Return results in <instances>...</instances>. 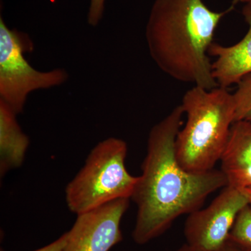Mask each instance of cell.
Here are the masks:
<instances>
[{"label":"cell","mask_w":251,"mask_h":251,"mask_svg":"<svg viewBox=\"0 0 251 251\" xmlns=\"http://www.w3.org/2000/svg\"></svg>","instance_id":"obj_19"},{"label":"cell","mask_w":251,"mask_h":251,"mask_svg":"<svg viewBox=\"0 0 251 251\" xmlns=\"http://www.w3.org/2000/svg\"><path fill=\"white\" fill-rule=\"evenodd\" d=\"M176 251H204L201 250V249H197V248H195L193 247H191V246L188 245V244H185V245L183 246L180 248L179 250Z\"/></svg>","instance_id":"obj_16"},{"label":"cell","mask_w":251,"mask_h":251,"mask_svg":"<svg viewBox=\"0 0 251 251\" xmlns=\"http://www.w3.org/2000/svg\"><path fill=\"white\" fill-rule=\"evenodd\" d=\"M219 251H247L244 249H241L233 243L231 242L230 241L227 240L226 244H225L224 247L222 248Z\"/></svg>","instance_id":"obj_15"},{"label":"cell","mask_w":251,"mask_h":251,"mask_svg":"<svg viewBox=\"0 0 251 251\" xmlns=\"http://www.w3.org/2000/svg\"><path fill=\"white\" fill-rule=\"evenodd\" d=\"M234 6L216 12L202 0H154L146 26L149 52L171 78L206 90L219 87L209 50L221 19Z\"/></svg>","instance_id":"obj_2"},{"label":"cell","mask_w":251,"mask_h":251,"mask_svg":"<svg viewBox=\"0 0 251 251\" xmlns=\"http://www.w3.org/2000/svg\"><path fill=\"white\" fill-rule=\"evenodd\" d=\"M130 200H116L77 215L62 251H109L121 242L122 220Z\"/></svg>","instance_id":"obj_7"},{"label":"cell","mask_w":251,"mask_h":251,"mask_svg":"<svg viewBox=\"0 0 251 251\" xmlns=\"http://www.w3.org/2000/svg\"><path fill=\"white\" fill-rule=\"evenodd\" d=\"M243 16L249 26L246 35L234 45L224 46L213 43L209 56L216 57L211 63L212 75L219 87L227 88L251 74V6L245 4Z\"/></svg>","instance_id":"obj_8"},{"label":"cell","mask_w":251,"mask_h":251,"mask_svg":"<svg viewBox=\"0 0 251 251\" xmlns=\"http://www.w3.org/2000/svg\"><path fill=\"white\" fill-rule=\"evenodd\" d=\"M235 102V122L247 120L251 122V74L237 84L233 94Z\"/></svg>","instance_id":"obj_12"},{"label":"cell","mask_w":251,"mask_h":251,"mask_svg":"<svg viewBox=\"0 0 251 251\" xmlns=\"http://www.w3.org/2000/svg\"><path fill=\"white\" fill-rule=\"evenodd\" d=\"M127 152L126 143L119 138H109L97 144L66 187L69 210L77 216L116 200L130 199L138 176L130 175L126 168Z\"/></svg>","instance_id":"obj_4"},{"label":"cell","mask_w":251,"mask_h":251,"mask_svg":"<svg viewBox=\"0 0 251 251\" xmlns=\"http://www.w3.org/2000/svg\"><path fill=\"white\" fill-rule=\"evenodd\" d=\"M16 113L0 100V175L21 168L25 159L29 139L18 125Z\"/></svg>","instance_id":"obj_10"},{"label":"cell","mask_w":251,"mask_h":251,"mask_svg":"<svg viewBox=\"0 0 251 251\" xmlns=\"http://www.w3.org/2000/svg\"><path fill=\"white\" fill-rule=\"evenodd\" d=\"M181 106L186 122L175 142L180 166L195 173L214 169L235 122L233 94L219 86L212 90L194 86L184 94Z\"/></svg>","instance_id":"obj_3"},{"label":"cell","mask_w":251,"mask_h":251,"mask_svg":"<svg viewBox=\"0 0 251 251\" xmlns=\"http://www.w3.org/2000/svg\"><path fill=\"white\" fill-rule=\"evenodd\" d=\"M105 0H91L87 21L90 25L97 26L103 17Z\"/></svg>","instance_id":"obj_13"},{"label":"cell","mask_w":251,"mask_h":251,"mask_svg":"<svg viewBox=\"0 0 251 251\" xmlns=\"http://www.w3.org/2000/svg\"><path fill=\"white\" fill-rule=\"evenodd\" d=\"M184 115L181 105L175 107L149 134L142 174L130 198L137 206V244L159 237L177 218L200 209L209 195L227 185L221 170L195 173L180 166L175 142Z\"/></svg>","instance_id":"obj_1"},{"label":"cell","mask_w":251,"mask_h":251,"mask_svg":"<svg viewBox=\"0 0 251 251\" xmlns=\"http://www.w3.org/2000/svg\"><path fill=\"white\" fill-rule=\"evenodd\" d=\"M32 50L27 34L10 29L0 18V100L16 115L31 92L62 85L68 78L64 69L41 72L31 67L24 54Z\"/></svg>","instance_id":"obj_5"},{"label":"cell","mask_w":251,"mask_h":251,"mask_svg":"<svg viewBox=\"0 0 251 251\" xmlns=\"http://www.w3.org/2000/svg\"><path fill=\"white\" fill-rule=\"evenodd\" d=\"M243 191H244V192L247 193L248 197H249V202H250L251 205V187L245 188V189L243 190Z\"/></svg>","instance_id":"obj_18"},{"label":"cell","mask_w":251,"mask_h":251,"mask_svg":"<svg viewBox=\"0 0 251 251\" xmlns=\"http://www.w3.org/2000/svg\"><path fill=\"white\" fill-rule=\"evenodd\" d=\"M67 232L63 234L58 239L50 243L49 245L34 251H62L63 248L65 245L66 242H67Z\"/></svg>","instance_id":"obj_14"},{"label":"cell","mask_w":251,"mask_h":251,"mask_svg":"<svg viewBox=\"0 0 251 251\" xmlns=\"http://www.w3.org/2000/svg\"><path fill=\"white\" fill-rule=\"evenodd\" d=\"M228 240L247 251H251V205L246 206L237 216Z\"/></svg>","instance_id":"obj_11"},{"label":"cell","mask_w":251,"mask_h":251,"mask_svg":"<svg viewBox=\"0 0 251 251\" xmlns=\"http://www.w3.org/2000/svg\"><path fill=\"white\" fill-rule=\"evenodd\" d=\"M227 186L244 190L251 186V122H234L221 160Z\"/></svg>","instance_id":"obj_9"},{"label":"cell","mask_w":251,"mask_h":251,"mask_svg":"<svg viewBox=\"0 0 251 251\" xmlns=\"http://www.w3.org/2000/svg\"><path fill=\"white\" fill-rule=\"evenodd\" d=\"M239 3H244V4L251 5V0H232V5L235 6Z\"/></svg>","instance_id":"obj_17"},{"label":"cell","mask_w":251,"mask_h":251,"mask_svg":"<svg viewBox=\"0 0 251 251\" xmlns=\"http://www.w3.org/2000/svg\"><path fill=\"white\" fill-rule=\"evenodd\" d=\"M249 204L244 191L226 186L209 206L189 214L184 227L187 244L204 251H219L228 240L238 214Z\"/></svg>","instance_id":"obj_6"}]
</instances>
